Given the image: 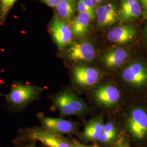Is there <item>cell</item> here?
<instances>
[{"label": "cell", "instance_id": "15", "mask_svg": "<svg viewBox=\"0 0 147 147\" xmlns=\"http://www.w3.org/2000/svg\"><path fill=\"white\" fill-rule=\"evenodd\" d=\"M128 53L123 48H118L107 53L104 57L105 66L107 68H117L125 62Z\"/></svg>", "mask_w": 147, "mask_h": 147}, {"label": "cell", "instance_id": "16", "mask_svg": "<svg viewBox=\"0 0 147 147\" xmlns=\"http://www.w3.org/2000/svg\"><path fill=\"white\" fill-rule=\"evenodd\" d=\"M92 20L90 16L87 13H79L74 20L73 25V33L76 37H83L88 31L90 22Z\"/></svg>", "mask_w": 147, "mask_h": 147}, {"label": "cell", "instance_id": "8", "mask_svg": "<svg viewBox=\"0 0 147 147\" xmlns=\"http://www.w3.org/2000/svg\"><path fill=\"white\" fill-rule=\"evenodd\" d=\"M40 120L44 129L59 135L71 134L76 128L75 123L61 118L42 117Z\"/></svg>", "mask_w": 147, "mask_h": 147}, {"label": "cell", "instance_id": "5", "mask_svg": "<svg viewBox=\"0 0 147 147\" xmlns=\"http://www.w3.org/2000/svg\"><path fill=\"white\" fill-rule=\"evenodd\" d=\"M67 57L74 62H90L95 57L93 45L88 42L71 43L67 51Z\"/></svg>", "mask_w": 147, "mask_h": 147}, {"label": "cell", "instance_id": "17", "mask_svg": "<svg viewBox=\"0 0 147 147\" xmlns=\"http://www.w3.org/2000/svg\"><path fill=\"white\" fill-rule=\"evenodd\" d=\"M58 16L62 20H70L73 16L75 3L74 0H61L56 7Z\"/></svg>", "mask_w": 147, "mask_h": 147}, {"label": "cell", "instance_id": "21", "mask_svg": "<svg viewBox=\"0 0 147 147\" xmlns=\"http://www.w3.org/2000/svg\"><path fill=\"white\" fill-rule=\"evenodd\" d=\"M103 132L106 133H116L115 127L111 123H107L104 125Z\"/></svg>", "mask_w": 147, "mask_h": 147}, {"label": "cell", "instance_id": "4", "mask_svg": "<svg viewBox=\"0 0 147 147\" xmlns=\"http://www.w3.org/2000/svg\"><path fill=\"white\" fill-rule=\"evenodd\" d=\"M53 39L59 49L69 46L72 41L73 32L63 20L55 16L50 25Z\"/></svg>", "mask_w": 147, "mask_h": 147}, {"label": "cell", "instance_id": "20", "mask_svg": "<svg viewBox=\"0 0 147 147\" xmlns=\"http://www.w3.org/2000/svg\"><path fill=\"white\" fill-rule=\"evenodd\" d=\"M116 134V133H106L103 132L101 135L99 141L102 143L110 142L115 137Z\"/></svg>", "mask_w": 147, "mask_h": 147}, {"label": "cell", "instance_id": "1", "mask_svg": "<svg viewBox=\"0 0 147 147\" xmlns=\"http://www.w3.org/2000/svg\"><path fill=\"white\" fill-rule=\"evenodd\" d=\"M42 91V88L37 86L14 84L11 86L10 92L5 95V98L11 107L21 109L37 99Z\"/></svg>", "mask_w": 147, "mask_h": 147}, {"label": "cell", "instance_id": "19", "mask_svg": "<svg viewBox=\"0 0 147 147\" xmlns=\"http://www.w3.org/2000/svg\"><path fill=\"white\" fill-rule=\"evenodd\" d=\"M77 9L79 13H87L90 16L92 20H94L95 18V11L90 9L84 4L82 0H78Z\"/></svg>", "mask_w": 147, "mask_h": 147}, {"label": "cell", "instance_id": "12", "mask_svg": "<svg viewBox=\"0 0 147 147\" xmlns=\"http://www.w3.org/2000/svg\"><path fill=\"white\" fill-rule=\"evenodd\" d=\"M95 17L99 26H106L116 23L118 18L116 6L111 3L100 5L95 9Z\"/></svg>", "mask_w": 147, "mask_h": 147}, {"label": "cell", "instance_id": "29", "mask_svg": "<svg viewBox=\"0 0 147 147\" xmlns=\"http://www.w3.org/2000/svg\"><path fill=\"white\" fill-rule=\"evenodd\" d=\"M146 36H147V29H146Z\"/></svg>", "mask_w": 147, "mask_h": 147}, {"label": "cell", "instance_id": "24", "mask_svg": "<svg viewBox=\"0 0 147 147\" xmlns=\"http://www.w3.org/2000/svg\"><path fill=\"white\" fill-rule=\"evenodd\" d=\"M71 142L73 147H92V146H85L84 144H82L80 143L79 142L76 141H75V140H74L72 142Z\"/></svg>", "mask_w": 147, "mask_h": 147}, {"label": "cell", "instance_id": "23", "mask_svg": "<svg viewBox=\"0 0 147 147\" xmlns=\"http://www.w3.org/2000/svg\"><path fill=\"white\" fill-rule=\"evenodd\" d=\"M82 1L87 7H88L90 9L95 11L96 3H95L94 2H93L92 0H82Z\"/></svg>", "mask_w": 147, "mask_h": 147}, {"label": "cell", "instance_id": "28", "mask_svg": "<svg viewBox=\"0 0 147 147\" xmlns=\"http://www.w3.org/2000/svg\"><path fill=\"white\" fill-rule=\"evenodd\" d=\"M129 147V146H126L125 144H123V145H120V146H118V147Z\"/></svg>", "mask_w": 147, "mask_h": 147}, {"label": "cell", "instance_id": "27", "mask_svg": "<svg viewBox=\"0 0 147 147\" xmlns=\"http://www.w3.org/2000/svg\"><path fill=\"white\" fill-rule=\"evenodd\" d=\"M26 147H38L37 146H36L34 144H30L29 146H27Z\"/></svg>", "mask_w": 147, "mask_h": 147}, {"label": "cell", "instance_id": "26", "mask_svg": "<svg viewBox=\"0 0 147 147\" xmlns=\"http://www.w3.org/2000/svg\"><path fill=\"white\" fill-rule=\"evenodd\" d=\"M92 1H93V2H94L95 3H100L101 2L103 1L104 0H92Z\"/></svg>", "mask_w": 147, "mask_h": 147}, {"label": "cell", "instance_id": "13", "mask_svg": "<svg viewBox=\"0 0 147 147\" xmlns=\"http://www.w3.org/2000/svg\"><path fill=\"white\" fill-rule=\"evenodd\" d=\"M142 13L139 0H123L119 16L121 20L129 21L138 18Z\"/></svg>", "mask_w": 147, "mask_h": 147}, {"label": "cell", "instance_id": "14", "mask_svg": "<svg viewBox=\"0 0 147 147\" xmlns=\"http://www.w3.org/2000/svg\"><path fill=\"white\" fill-rule=\"evenodd\" d=\"M104 125L105 124L101 118H95L86 126L82 136L87 141H99L104 131Z\"/></svg>", "mask_w": 147, "mask_h": 147}, {"label": "cell", "instance_id": "2", "mask_svg": "<svg viewBox=\"0 0 147 147\" xmlns=\"http://www.w3.org/2000/svg\"><path fill=\"white\" fill-rule=\"evenodd\" d=\"M53 102L62 117L81 115L87 108L84 102L69 90L64 91L56 96Z\"/></svg>", "mask_w": 147, "mask_h": 147}, {"label": "cell", "instance_id": "25", "mask_svg": "<svg viewBox=\"0 0 147 147\" xmlns=\"http://www.w3.org/2000/svg\"><path fill=\"white\" fill-rule=\"evenodd\" d=\"M140 1L143 5L146 13L147 14V0H140Z\"/></svg>", "mask_w": 147, "mask_h": 147}, {"label": "cell", "instance_id": "7", "mask_svg": "<svg viewBox=\"0 0 147 147\" xmlns=\"http://www.w3.org/2000/svg\"><path fill=\"white\" fill-rule=\"evenodd\" d=\"M74 80L77 84L84 87H90L96 84L101 78L100 71L96 69L76 66L73 69Z\"/></svg>", "mask_w": 147, "mask_h": 147}, {"label": "cell", "instance_id": "9", "mask_svg": "<svg viewBox=\"0 0 147 147\" xmlns=\"http://www.w3.org/2000/svg\"><path fill=\"white\" fill-rule=\"evenodd\" d=\"M130 130L137 138L142 139L147 134V113L138 108L132 111L129 121Z\"/></svg>", "mask_w": 147, "mask_h": 147}, {"label": "cell", "instance_id": "11", "mask_svg": "<svg viewBox=\"0 0 147 147\" xmlns=\"http://www.w3.org/2000/svg\"><path fill=\"white\" fill-rule=\"evenodd\" d=\"M136 34V31L134 27L124 25L111 29L107 33V38L111 42L125 44L133 40Z\"/></svg>", "mask_w": 147, "mask_h": 147}, {"label": "cell", "instance_id": "22", "mask_svg": "<svg viewBox=\"0 0 147 147\" xmlns=\"http://www.w3.org/2000/svg\"><path fill=\"white\" fill-rule=\"evenodd\" d=\"M44 3L50 7L54 8L58 5L61 0H42Z\"/></svg>", "mask_w": 147, "mask_h": 147}, {"label": "cell", "instance_id": "10", "mask_svg": "<svg viewBox=\"0 0 147 147\" xmlns=\"http://www.w3.org/2000/svg\"><path fill=\"white\" fill-rule=\"evenodd\" d=\"M94 96L98 102L109 107L115 104L118 101L120 93L116 87L112 85H104L95 90Z\"/></svg>", "mask_w": 147, "mask_h": 147}, {"label": "cell", "instance_id": "18", "mask_svg": "<svg viewBox=\"0 0 147 147\" xmlns=\"http://www.w3.org/2000/svg\"><path fill=\"white\" fill-rule=\"evenodd\" d=\"M18 0H0V23L5 22L7 16Z\"/></svg>", "mask_w": 147, "mask_h": 147}, {"label": "cell", "instance_id": "3", "mask_svg": "<svg viewBox=\"0 0 147 147\" xmlns=\"http://www.w3.org/2000/svg\"><path fill=\"white\" fill-rule=\"evenodd\" d=\"M26 136L31 140L38 141L49 147H73L71 142L63 136L45 129L33 128L27 132Z\"/></svg>", "mask_w": 147, "mask_h": 147}, {"label": "cell", "instance_id": "6", "mask_svg": "<svg viewBox=\"0 0 147 147\" xmlns=\"http://www.w3.org/2000/svg\"><path fill=\"white\" fill-rule=\"evenodd\" d=\"M123 80L135 86H142L147 82V68L143 64L134 63L125 69L122 74Z\"/></svg>", "mask_w": 147, "mask_h": 147}]
</instances>
